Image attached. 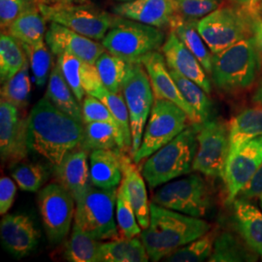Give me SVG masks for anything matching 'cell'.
Here are the masks:
<instances>
[{
  "instance_id": "cell-29",
  "label": "cell",
  "mask_w": 262,
  "mask_h": 262,
  "mask_svg": "<svg viewBox=\"0 0 262 262\" xmlns=\"http://www.w3.org/2000/svg\"><path fill=\"white\" fill-rule=\"evenodd\" d=\"M150 257L141 238H122L102 242L98 262H147Z\"/></svg>"
},
{
  "instance_id": "cell-17",
  "label": "cell",
  "mask_w": 262,
  "mask_h": 262,
  "mask_svg": "<svg viewBox=\"0 0 262 262\" xmlns=\"http://www.w3.org/2000/svg\"><path fill=\"white\" fill-rule=\"evenodd\" d=\"M0 238L3 248L19 259L35 251L40 233L29 215L6 214L0 223Z\"/></svg>"
},
{
  "instance_id": "cell-6",
  "label": "cell",
  "mask_w": 262,
  "mask_h": 262,
  "mask_svg": "<svg viewBox=\"0 0 262 262\" xmlns=\"http://www.w3.org/2000/svg\"><path fill=\"white\" fill-rule=\"evenodd\" d=\"M118 188L90 187L75 201L74 224L97 240L119 239L121 236L115 219Z\"/></svg>"
},
{
  "instance_id": "cell-2",
  "label": "cell",
  "mask_w": 262,
  "mask_h": 262,
  "mask_svg": "<svg viewBox=\"0 0 262 262\" xmlns=\"http://www.w3.org/2000/svg\"><path fill=\"white\" fill-rule=\"evenodd\" d=\"M212 225L200 217L185 215L151 202L150 225L140 238L151 261H159L179 248L207 233Z\"/></svg>"
},
{
  "instance_id": "cell-34",
  "label": "cell",
  "mask_w": 262,
  "mask_h": 262,
  "mask_svg": "<svg viewBox=\"0 0 262 262\" xmlns=\"http://www.w3.org/2000/svg\"><path fill=\"white\" fill-rule=\"evenodd\" d=\"M103 241L86 234L74 224L72 233L64 248V257L70 262H98Z\"/></svg>"
},
{
  "instance_id": "cell-21",
  "label": "cell",
  "mask_w": 262,
  "mask_h": 262,
  "mask_svg": "<svg viewBox=\"0 0 262 262\" xmlns=\"http://www.w3.org/2000/svg\"><path fill=\"white\" fill-rule=\"evenodd\" d=\"M122 179L120 187L130 203L142 229L150 225V203L145 185V178L132 157L122 151Z\"/></svg>"
},
{
  "instance_id": "cell-49",
  "label": "cell",
  "mask_w": 262,
  "mask_h": 262,
  "mask_svg": "<svg viewBox=\"0 0 262 262\" xmlns=\"http://www.w3.org/2000/svg\"><path fill=\"white\" fill-rule=\"evenodd\" d=\"M252 37L262 62V19L259 17L252 19Z\"/></svg>"
},
{
  "instance_id": "cell-27",
  "label": "cell",
  "mask_w": 262,
  "mask_h": 262,
  "mask_svg": "<svg viewBox=\"0 0 262 262\" xmlns=\"http://www.w3.org/2000/svg\"><path fill=\"white\" fill-rule=\"evenodd\" d=\"M84 150H119L126 151L122 131L110 122H94L84 124V137L80 145Z\"/></svg>"
},
{
  "instance_id": "cell-24",
  "label": "cell",
  "mask_w": 262,
  "mask_h": 262,
  "mask_svg": "<svg viewBox=\"0 0 262 262\" xmlns=\"http://www.w3.org/2000/svg\"><path fill=\"white\" fill-rule=\"evenodd\" d=\"M122 151L95 150L90 154V173L94 187L112 188L121 185L122 179Z\"/></svg>"
},
{
  "instance_id": "cell-40",
  "label": "cell",
  "mask_w": 262,
  "mask_h": 262,
  "mask_svg": "<svg viewBox=\"0 0 262 262\" xmlns=\"http://www.w3.org/2000/svg\"><path fill=\"white\" fill-rule=\"evenodd\" d=\"M21 44L27 53L34 82L38 88H43L50 78V71L52 68L50 48L44 40L35 44Z\"/></svg>"
},
{
  "instance_id": "cell-31",
  "label": "cell",
  "mask_w": 262,
  "mask_h": 262,
  "mask_svg": "<svg viewBox=\"0 0 262 262\" xmlns=\"http://www.w3.org/2000/svg\"><path fill=\"white\" fill-rule=\"evenodd\" d=\"M262 136V106L248 108L238 114L229 126V150ZM228 150V151H229Z\"/></svg>"
},
{
  "instance_id": "cell-28",
  "label": "cell",
  "mask_w": 262,
  "mask_h": 262,
  "mask_svg": "<svg viewBox=\"0 0 262 262\" xmlns=\"http://www.w3.org/2000/svg\"><path fill=\"white\" fill-rule=\"evenodd\" d=\"M45 97L62 112L71 116L79 122H84L80 102L76 98L69 84H67L57 63L51 71Z\"/></svg>"
},
{
  "instance_id": "cell-36",
  "label": "cell",
  "mask_w": 262,
  "mask_h": 262,
  "mask_svg": "<svg viewBox=\"0 0 262 262\" xmlns=\"http://www.w3.org/2000/svg\"><path fill=\"white\" fill-rule=\"evenodd\" d=\"M217 228H211L207 233L187 244L163 258L164 261L197 262L209 259L214 250Z\"/></svg>"
},
{
  "instance_id": "cell-43",
  "label": "cell",
  "mask_w": 262,
  "mask_h": 262,
  "mask_svg": "<svg viewBox=\"0 0 262 262\" xmlns=\"http://www.w3.org/2000/svg\"><path fill=\"white\" fill-rule=\"evenodd\" d=\"M81 104L84 124L94 122H110L121 128L110 109L100 99L86 94Z\"/></svg>"
},
{
  "instance_id": "cell-19",
  "label": "cell",
  "mask_w": 262,
  "mask_h": 262,
  "mask_svg": "<svg viewBox=\"0 0 262 262\" xmlns=\"http://www.w3.org/2000/svg\"><path fill=\"white\" fill-rule=\"evenodd\" d=\"M141 63L144 66L155 94V98H162L178 105L187 113L191 123H201L197 113L187 103L173 78L170 75L164 56L159 51L145 56Z\"/></svg>"
},
{
  "instance_id": "cell-25",
  "label": "cell",
  "mask_w": 262,
  "mask_h": 262,
  "mask_svg": "<svg viewBox=\"0 0 262 262\" xmlns=\"http://www.w3.org/2000/svg\"><path fill=\"white\" fill-rule=\"evenodd\" d=\"M233 219L238 232L246 244L262 257V213L248 200L233 202Z\"/></svg>"
},
{
  "instance_id": "cell-51",
  "label": "cell",
  "mask_w": 262,
  "mask_h": 262,
  "mask_svg": "<svg viewBox=\"0 0 262 262\" xmlns=\"http://www.w3.org/2000/svg\"><path fill=\"white\" fill-rule=\"evenodd\" d=\"M45 3H86L89 0H38Z\"/></svg>"
},
{
  "instance_id": "cell-38",
  "label": "cell",
  "mask_w": 262,
  "mask_h": 262,
  "mask_svg": "<svg viewBox=\"0 0 262 262\" xmlns=\"http://www.w3.org/2000/svg\"><path fill=\"white\" fill-rule=\"evenodd\" d=\"M29 67L28 61L16 75L2 84L1 100L13 104L19 109L28 106L31 93Z\"/></svg>"
},
{
  "instance_id": "cell-3",
  "label": "cell",
  "mask_w": 262,
  "mask_h": 262,
  "mask_svg": "<svg viewBox=\"0 0 262 262\" xmlns=\"http://www.w3.org/2000/svg\"><path fill=\"white\" fill-rule=\"evenodd\" d=\"M261 60L252 36L212 56V80L215 86L227 94L249 89L256 80Z\"/></svg>"
},
{
  "instance_id": "cell-20",
  "label": "cell",
  "mask_w": 262,
  "mask_h": 262,
  "mask_svg": "<svg viewBox=\"0 0 262 262\" xmlns=\"http://www.w3.org/2000/svg\"><path fill=\"white\" fill-rule=\"evenodd\" d=\"M167 66L200 85L207 94H211L212 84L206 70L174 32H170L161 47Z\"/></svg>"
},
{
  "instance_id": "cell-35",
  "label": "cell",
  "mask_w": 262,
  "mask_h": 262,
  "mask_svg": "<svg viewBox=\"0 0 262 262\" xmlns=\"http://www.w3.org/2000/svg\"><path fill=\"white\" fill-rule=\"evenodd\" d=\"M169 72L186 101L197 113L200 122H205L211 119L213 104L208 97L206 92L196 83L185 76L181 75L178 72L171 69Z\"/></svg>"
},
{
  "instance_id": "cell-46",
  "label": "cell",
  "mask_w": 262,
  "mask_h": 262,
  "mask_svg": "<svg viewBox=\"0 0 262 262\" xmlns=\"http://www.w3.org/2000/svg\"><path fill=\"white\" fill-rule=\"evenodd\" d=\"M17 187L15 182L9 177H2L0 180V214L6 215L13 206Z\"/></svg>"
},
{
  "instance_id": "cell-33",
  "label": "cell",
  "mask_w": 262,
  "mask_h": 262,
  "mask_svg": "<svg viewBox=\"0 0 262 262\" xmlns=\"http://www.w3.org/2000/svg\"><path fill=\"white\" fill-rule=\"evenodd\" d=\"M256 258L257 254L248 245L242 243L235 235L224 232L217 235L208 261H255Z\"/></svg>"
},
{
  "instance_id": "cell-53",
  "label": "cell",
  "mask_w": 262,
  "mask_h": 262,
  "mask_svg": "<svg viewBox=\"0 0 262 262\" xmlns=\"http://www.w3.org/2000/svg\"><path fill=\"white\" fill-rule=\"evenodd\" d=\"M260 205H261V208H262V195H261V196H260Z\"/></svg>"
},
{
  "instance_id": "cell-5",
  "label": "cell",
  "mask_w": 262,
  "mask_h": 262,
  "mask_svg": "<svg viewBox=\"0 0 262 262\" xmlns=\"http://www.w3.org/2000/svg\"><path fill=\"white\" fill-rule=\"evenodd\" d=\"M164 42L165 34L159 28L116 16L101 44L107 52L133 63L159 51Z\"/></svg>"
},
{
  "instance_id": "cell-45",
  "label": "cell",
  "mask_w": 262,
  "mask_h": 262,
  "mask_svg": "<svg viewBox=\"0 0 262 262\" xmlns=\"http://www.w3.org/2000/svg\"><path fill=\"white\" fill-rule=\"evenodd\" d=\"M37 0H0V24L2 30L21 13L37 5Z\"/></svg>"
},
{
  "instance_id": "cell-50",
  "label": "cell",
  "mask_w": 262,
  "mask_h": 262,
  "mask_svg": "<svg viewBox=\"0 0 262 262\" xmlns=\"http://www.w3.org/2000/svg\"><path fill=\"white\" fill-rule=\"evenodd\" d=\"M253 101L257 105H261L262 106V79L258 85H257L254 94H253Z\"/></svg>"
},
{
  "instance_id": "cell-1",
  "label": "cell",
  "mask_w": 262,
  "mask_h": 262,
  "mask_svg": "<svg viewBox=\"0 0 262 262\" xmlns=\"http://www.w3.org/2000/svg\"><path fill=\"white\" fill-rule=\"evenodd\" d=\"M84 122L56 108L46 97L40 99L28 117V150L55 167L78 148L84 137Z\"/></svg>"
},
{
  "instance_id": "cell-8",
  "label": "cell",
  "mask_w": 262,
  "mask_h": 262,
  "mask_svg": "<svg viewBox=\"0 0 262 262\" xmlns=\"http://www.w3.org/2000/svg\"><path fill=\"white\" fill-rule=\"evenodd\" d=\"M38 8L47 21L56 23L95 41H102L112 26L114 17L88 3H45Z\"/></svg>"
},
{
  "instance_id": "cell-13",
  "label": "cell",
  "mask_w": 262,
  "mask_h": 262,
  "mask_svg": "<svg viewBox=\"0 0 262 262\" xmlns=\"http://www.w3.org/2000/svg\"><path fill=\"white\" fill-rule=\"evenodd\" d=\"M75 199L59 183H52L38 192L37 204L49 242L61 243L75 216Z\"/></svg>"
},
{
  "instance_id": "cell-4",
  "label": "cell",
  "mask_w": 262,
  "mask_h": 262,
  "mask_svg": "<svg viewBox=\"0 0 262 262\" xmlns=\"http://www.w3.org/2000/svg\"><path fill=\"white\" fill-rule=\"evenodd\" d=\"M197 146V125L191 123L168 144L145 159L139 168L149 187L155 188L189 173Z\"/></svg>"
},
{
  "instance_id": "cell-15",
  "label": "cell",
  "mask_w": 262,
  "mask_h": 262,
  "mask_svg": "<svg viewBox=\"0 0 262 262\" xmlns=\"http://www.w3.org/2000/svg\"><path fill=\"white\" fill-rule=\"evenodd\" d=\"M15 105L1 100L0 102V154L2 161L12 164L27 158L28 118L20 117Z\"/></svg>"
},
{
  "instance_id": "cell-32",
  "label": "cell",
  "mask_w": 262,
  "mask_h": 262,
  "mask_svg": "<svg viewBox=\"0 0 262 262\" xmlns=\"http://www.w3.org/2000/svg\"><path fill=\"white\" fill-rule=\"evenodd\" d=\"M28 58L21 42L7 32L0 36V81L1 84L16 75Z\"/></svg>"
},
{
  "instance_id": "cell-12",
  "label": "cell",
  "mask_w": 262,
  "mask_h": 262,
  "mask_svg": "<svg viewBox=\"0 0 262 262\" xmlns=\"http://www.w3.org/2000/svg\"><path fill=\"white\" fill-rule=\"evenodd\" d=\"M196 125L198 146L192 170L210 178H223L229 150V128L216 119Z\"/></svg>"
},
{
  "instance_id": "cell-18",
  "label": "cell",
  "mask_w": 262,
  "mask_h": 262,
  "mask_svg": "<svg viewBox=\"0 0 262 262\" xmlns=\"http://www.w3.org/2000/svg\"><path fill=\"white\" fill-rule=\"evenodd\" d=\"M82 82L85 94L100 99L110 109L115 119L119 122L122 128L126 150H130L131 152L132 133L130 119L128 109L122 94L110 92L102 83L96 66L88 62L83 63Z\"/></svg>"
},
{
  "instance_id": "cell-41",
  "label": "cell",
  "mask_w": 262,
  "mask_h": 262,
  "mask_svg": "<svg viewBox=\"0 0 262 262\" xmlns=\"http://www.w3.org/2000/svg\"><path fill=\"white\" fill-rule=\"evenodd\" d=\"M56 63L59 66L67 84L75 94L76 98L82 103L86 95L82 82V67L84 61L77 56L62 54L58 56Z\"/></svg>"
},
{
  "instance_id": "cell-22",
  "label": "cell",
  "mask_w": 262,
  "mask_h": 262,
  "mask_svg": "<svg viewBox=\"0 0 262 262\" xmlns=\"http://www.w3.org/2000/svg\"><path fill=\"white\" fill-rule=\"evenodd\" d=\"M89 151L78 147L69 151L62 161L54 167L57 182L77 200L92 187Z\"/></svg>"
},
{
  "instance_id": "cell-37",
  "label": "cell",
  "mask_w": 262,
  "mask_h": 262,
  "mask_svg": "<svg viewBox=\"0 0 262 262\" xmlns=\"http://www.w3.org/2000/svg\"><path fill=\"white\" fill-rule=\"evenodd\" d=\"M130 62L105 51L95 64L104 85L112 93L122 94V83Z\"/></svg>"
},
{
  "instance_id": "cell-10",
  "label": "cell",
  "mask_w": 262,
  "mask_h": 262,
  "mask_svg": "<svg viewBox=\"0 0 262 262\" xmlns=\"http://www.w3.org/2000/svg\"><path fill=\"white\" fill-rule=\"evenodd\" d=\"M252 18L239 8H217L198 20L197 29L212 55L252 36Z\"/></svg>"
},
{
  "instance_id": "cell-16",
  "label": "cell",
  "mask_w": 262,
  "mask_h": 262,
  "mask_svg": "<svg viewBox=\"0 0 262 262\" xmlns=\"http://www.w3.org/2000/svg\"><path fill=\"white\" fill-rule=\"evenodd\" d=\"M45 41L54 55L69 54L91 64H95L98 57L106 51L97 41L56 23H51Z\"/></svg>"
},
{
  "instance_id": "cell-39",
  "label": "cell",
  "mask_w": 262,
  "mask_h": 262,
  "mask_svg": "<svg viewBox=\"0 0 262 262\" xmlns=\"http://www.w3.org/2000/svg\"><path fill=\"white\" fill-rule=\"evenodd\" d=\"M12 165L11 175L24 191L37 192L49 177L47 168L40 163L21 160Z\"/></svg>"
},
{
  "instance_id": "cell-52",
  "label": "cell",
  "mask_w": 262,
  "mask_h": 262,
  "mask_svg": "<svg viewBox=\"0 0 262 262\" xmlns=\"http://www.w3.org/2000/svg\"><path fill=\"white\" fill-rule=\"evenodd\" d=\"M117 1H121L122 3H124V2H130V1H134V0H117Z\"/></svg>"
},
{
  "instance_id": "cell-44",
  "label": "cell",
  "mask_w": 262,
  "mask_h": 262,
  "mask_svg": "<svg viewBox=\"0 0 262 262\" xmlns=\"http://www.w3.org/2000/svg\"><path fill=\"white\" fill-rule=\"evenodd\" d=\"M175 12L188 19H202L219 8L220 0H172Z\"/></svg>"
},
{
  "instance_id": "cell-47",
  "label": "cell",
  "mask_w": 262,
  "mask_h": 262,
  "mask_svg": "<svg viewBox=\"0 0 262 262\" xmlns=\"http://www.w3.org/2000/svg\"><path fill=\"white\" fill-rule=\"evenodd\" d=\"M240 198L251 200L262 195V163L255 171V173L249 180V182L240 190Z\"/></svg>"
},
{
  "instance_id": "cell-9",
  "label": "cell",
  "mask_w": 262,
  "mask_h": 262,
  "mask_svg": "<svg viewBox=\"0 0 262 262\" xmlns=\"http://www.w3.org/2000/svg\"><path fill=\"white\" fill-rule=\"evenodd\" d=\"M152 202L195 217L208 215L213 206L210 189L198 174L166 183L154 193Z\"/></svg>"
},
{
  "instance_id": "cell-30",
  "label": "cell",
  "mask_w": 262,
  "mask_h": 262,
  "mask_svg": "<svg viewBox=\"0 0 262 262\" xmlns=\"http://www.w3.org/2000/svg\"><path fill=\"white\" fill-rule=\"evenodd\" d=\"M46 21L37 4L21 13L4 30L21 43L35 44L44 40Z\"/></svg>"
},
{
  "instance_id": "cell-23",
  "label": "cell",
  "mask_w": 262,
  "mask_h": 262,
  "mask_svg": "<svg viewBox=\"0 0 262 262\" xmlns=\"http://www.w3.org/2000/svg\"><path fill=\"white\" fill-rule=\"evenodd\" d=\"M113 13L119 17L161 28L168 26L175 15V7L172 0H134L116 5Z\"/></svg>"
},
{
  "instance_id": "cell-14",
  "label": "cell",
  "mask_w": 262,
  "mask_h": 262,
  "mask_svg": "<svg viewBox=\"0 0 262 262\" xmlns=\"http://www.w3.org/2000/svg\"><path fill=\"white\" fill-rule=\"evenodd\" d=\"M262 163V136L229 150L225 163L224 180L227 202L231 203Z\"/></svg>"
},
{
  "instance_id": "cell-26",
  "label": "cell",
  "mask_w": 262,
  "mask_h": 262,
  "mask_svg": "<svg viewBox=\"0 0 262 262\" xmlns=\"http://www.w3.org/2000/svg\"><path fill=\"white\" fill-rule=\"evenodd\" d=\"M198 19H188L180 14H175L169 23L171 31L174 32L185 46L196 56L208 74L212 72V53L209 50L198 29Z\"/></svg>"
},
{
  "instance_id": "cell-42",
  "label": "cell",
  "mask_w": 262,
  "mask_h": 262,
  "mask_svg": "<svg viewBox=\"0 0 262 262\" xmlns=\"http://www.w3.org/2000/svg\"><path fill=\"white\" fill-rule=\"evenodd\" d=\"M116 215H117V225L122 238H132L140 236L141 226L137 224V217L134 213V210L124 196L121 187L118 188V196L116 204Z\"/></svg>"
},
{
  "instance_id": "cell-11",
  "label": "cell",
  "mask_w": 262,
  "mask_h": 262,
  "mask_svg": "<svg viewBox=\"0 0 262 262\" xmlns=\"http://www.w3.org/2000/svg\"><path fill=\"white\" fill-rule=\"evenodd\" d=\"M122 94L129 113L132 148L131 157L140 147L147 121L155 102L150 78L141 62L129 63L122 83Z\"/></svg>"
},
{
  "instance_id": "cell-48",
  "label": "cell",
  "mask_w": 262,
  "mask_h": 262,
  "mask_svg": "<svg viewBox=\"0 0 262 262\" xmlns=\"http://www.w3.org/2000/svg\"><path fill=\"white\" fill-rule=\"evenodd\" d=\"M237 8L242 10L250 18L259 17L261 0H231Z\"/></svg>"
},
{
  "instance_id": "cell-7",
  "label": "cell",
  "mask_w": 262,
  "mask_h": 262,
  "mask_svg": "<svg viewBox=\"0 0 262 262\" xmlns=\"http://www.w3.org/2000/svg\"><path fill=\"white\" fill-rule=\"evenodd\" d=\"M191 123L187 113L178 105L162 98H155L149 121L145 127L140 147L132 155L136 164L148 159L173 140Z\"/></svg>"
}]
</instances>
